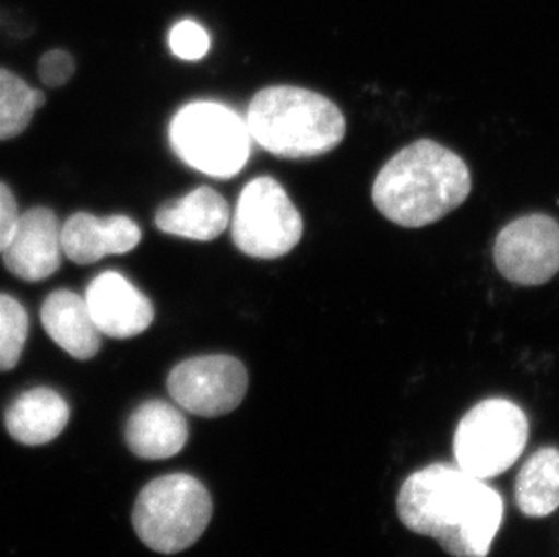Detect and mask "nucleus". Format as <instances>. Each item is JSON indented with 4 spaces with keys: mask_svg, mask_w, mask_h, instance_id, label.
Instances as JSON below:
<instances>
[{
    "mask_svg": "<svg viewBox=\"0 0 559 557\" xmlns=\"http://www.w3.org/2000/svg\"><path fill=\"white\" fill-rule=\"evenodd\" d=\"M514 500L522 514L547 518L559 509V449L542 447L518 473Z\"/></svg>",
    "mask_w": 559,
    "mask_h": 557,
    "instance_id": "nucleus-17",
    "label": "nucleus"
},
{
    "mask_svg": "<svg viewBox=\"0 0 559 557\" xmlns=\"http://www.w3.org/2000/svg\"><path fill=\"white\" fill-rule=\"evenodd\" d=\"M189 427L180 407L148 400L132 411L126 426V442L143 460H167L186 447Z\"/></svg>",
    "mask_w": 559,
    "mask_h": 557,
    "instance_id": "nucleus-13",
    "label": "nucleus"
},
{
    "mask_svg": "<svg viewBox=\"0 0 559 557\" xmlns=\"http://www.w3.org/2000/svg\"><path fill=\"white\" fill-rule=\"evenodd\" d=\"M528 440L527 415L507 399H487L465 413L453 438L454 460L478 479L497 478L522 457Z\"/></svg>",
    "mask_w": 559,
    "mask_h": 557,
    "instance_id": "nucleus-6",
    "label": "nucleus"
},
{
    "mask_svg": "<svg viewBox=\"0 0 559 557\" xmlns=\"http://www.w3.org/2000/svg\"><path fill=\"white\" fill-rule=\"evenodd\" d=\"M43 327L51 341L79 360L95 357L102 346V333L96 328L84 297L69 289H59L44 300L40 311Z\"/></svg>",
    "mask_w": 559,
    "mask_h": 557,
    "instance_id": "nucleus-15",
    "label": "nucleus"
},
{
    "mask_svg": "<svg viewBox=\"0 0 559 557\" xmlns=\"http://www.w3.org/2000/svg\"><path fill=\"white\" fill-rule=\"evenodd\" d=\"M60 232L59 220L46 206H35L21 214L2 250L5 269L27 283L51 277L62 263Z\"/></svg>",
    "mask_w": 559,
    "mask_h": 557,
    "instance_id": "nucleus-10",
    "label": "nucleus"
},
{
    "mask_svg": "<svg viewBox=\"0 0 559 557\" xmlns=\"http://www.w3.org/2000/svg\"><path fill=\"white\" fill-rule=\"evenodd\" d=\"M495 263L511 283H549L559 272V223L545 214H531L509 223L495 242Z\"/></svg>",
    "mask_w": 559,
    "mask_h": 557,
    "instance_id": "nucleus-9",
    "label": "nucleus"
},
{
    "mask_svg": "<svg viewBox=\"0 0 559 557\" xmlns=\"http://www.w3.org/2000/svg\"><path fill=\"white\" fill-rule=\"evenodd\" d=\"M38 74L43 79L44 84L49 87H62L73 79L74 60L68 51L62 49H51L48 54H44L38 62Z\"/></svg>",
    "mask_w": 559,
    "mask_h": 557,
    "instance_id": "nucleus-21",
    "label": "nucleus"
},
{
    "mask_svg": "<svg viewBox=\"0 0 559 557\" xmlns=\"http://www.w3.org/2000/svg\"><path fill=\"white\" fill-rule=\"evenodd\" d=\"M301 237V214L280 181L263 176L241 190L233 220V239L241 252L255 259L283 258Z\"/></svg>",
    "mask_w": 559,
    "mask_h": 557,
    "instance_id": "nucleus-7",
    "label": "nucleus"
},
{
    "mask_svg": "<svg viewBox=\"0 0 559 557\" xmlns=\"http://www.w3.org/2000/svg\"><path fill=\"white\" fill-rule=\"evenodd\" d=\"M230 209L219 192L200 187L181 200L165 203L156 214V226L170 236L212 241L227 230Z\"/></svg>",
    "mask_w": 559,
    "mask_h": 557,
    "instance_id": "nucleus-14",
    "label": "nucleus"
},
{
    "mask_svg": "<svg viewBox=\"0 0 559 557\" xmlns=\"http://www.w3.org/2000/svg\"><path fill=\"white\" fill-rule=\"evenodd\" d=\"M178 158L212 178H234L250 156L247 121L217 102H192L181 107L169 127Z\"/></svg>",
    "mask_w": 559,
    "mask_h": 557,
    "instance_id": "nucleus-5",
    "label": "nucleus"
},
{
    "mask_svg": "<svg viewBox=\"0 0 559 557\" xmlns=\"http://www.w3.org/2000/svg\"><path fill=\"white\" fill-rule=\"evenodd\" d=\"M176 405L203 418L233 413L249 390V374L230 355H203L178 364L167 380Z\"/></svg>",
    "mask_w": 559,
    "mask_h": 557,
    "instance_id": "nucleus-8",
    "label": "nucleus"
},
{
    "mask_svg": "<svg viewBox=\"0 0 559 557\" xmlns=\"http://www.w3.org/2000/svg\"><path fill=\"white\" fill-rule=\"evenodd\" d=\"M69 405L62 394L49 388H35L19 394L5 410V429L24 446H44L66 429Z\"/></svg>",
    "mask_w": 559,
    "mask_h": 557,
    "instance_id": "nucleus-16",
    "label": "nucleus"
},
{
    "mask_svg": "<svg viewBox=\"0 0 559 557\" xmlns=\"http://www.w3.org/2000/svg\"><path fill=\"white\" fill-rule=\"evenodd\" d=\"M205 485L189 474H169L143 487L132 510L138 537L159 554L183 553L211 523Z\"/></svg>",
    "mask_w": 559,
    "mask_h": 557,
    "instance_id": "nucleus-4",
    "label": "nucleus"
},
{
    "mask_svg": "<svg viewBox=\"0 0 559 557\" xmlns=\"http://www.w3.org/2000/svg\"><path fill=\"white\" fill-rule=\"evenodd\" d=\"M27 313L10 295L0 294V371L15 368L26 346Z\"/></svg>",
    "mask_w": 559,
    "mask_h": 557,
    "instance_id": "nucleus-19",
    "label": "nucleus"
},
{
    "mask_svg": "<svg viewBox=\"0 0 559 557\" xmlns=\"http://www.w3.org/2000/svg\"><path fill=\"white\" fill-rule=\"evenodd\" d=\"M471 185L459 154L433 140H418L380 168L371 198L385 220L420 228L456 211L469 198Z\"/></svg>",
    "mask_w": 559,
    "mask_h": 557,
    "instance_id": "nucleus-2",
    "label": "nucleus"
},
{
    "mask_svg": "<svg viewBox=\"0 0 559 557\" xmlns=\"http://www.w3.org/2000/svg\"><path fill=\"white\" fill-rule=\"evenodd\" d=\"M245 121L252 140L286 159L324 156L346 137V118L332 100L294 85L259 91Z\"/></svg>",
    "mask_w": 559,
    "mask_h": 557,
    "instance_id": "nucleus-3",
    "label": "nucleus"
},
{
    "mask_svg": "<svg viewBox=\"0 0 559 557\" xmlns=\"http://www.w3.org/2000/svg\"><path fill=\"white\" fill-rule=\"evenodd\" d=\"M396 514L449 556L487 557L503 521V498L459 465L431 463L402 484Z\"/></svg>",
    "mask_w": 559,
    "mask_h": 557,
    "instance_id": "nucleus-1",
    "label": "nucleus"
},
{
    "mask_svg": "<svg viewBox=\"0 0 559 557\" xmlns=\"http://www.w3.org/2000/svg\"><path fill=\"white\" fill-rule=\"evenodd\" d=\"M19 205H16L15 195L11 192L8 185L0 181V253L10 241L11 234L15 230L19 222Z\"/></svg>",
    "mask_w": 559,
    "mask_h": 557,
    "instance_id": "nucleus-22",
    "label": "nucleus"
},
{
    "mask_svg": "<svg viewBox=\"0 0 559 557\" xmlns=\"http://www.w3.org/2000/svg\"><path fill=\"white\" fill-rule=\"evenodd\" d=\"M84 299L102 335L131 339L153 324V303L117 272L93 278Z\"/></svg>",
    "mask_w": 559,
    "mask_h": 557,
    "instance_id": "nucleus-11",
    "label": "nucleus"
},
{
    "mask_svg": "<svg viewBox=\"0 0 559 557\" xmlns=\"http://www.w3.org/2000/svg\"><path fill=\"white\" fill-rule=\"evenodd\" d=\"M62 252L76 264H93L106 256L131 252L142 241V230L131 217H96L79 212L63 223Z\"/></svg>",
    "mask_w": 559,
    "mask_h": 557,
    "instance_id": "nucleus-12",
    "label": "nucleus"
},
{
    "mask_svg": "<svg viewBox=\"0 0 559 557\" xmlns=\"http://www.w3.org/2000/svg\"><path fill=\"white\" fill-rule=\"evenodd\" d=\"M169 48L175 57L195 62L209 54L211 37L194 21H180L169 33Z\"/></svg>",
    "mask_w": 559,
    "mask_h": 557,
    "instance_id": "nucleus-20",
    "label": "nucleus"
},
{
    "mask_svg": "<svg viewBox=\"0 0 559 557\" xmlns=\"http://www.w3.org/2000/svg\"><path fill=\"white\" fill-rule=\"evenodd\" d=\"M44 102L46 96L40 91L33 90L15 73L0 68V142L26 131Z\"/></svg>",
    "mask_w": 559,
    "mask_h": 557,
    "instance_id": "nucleus-18",
    "label": "nucleus"
}]
</instances>
